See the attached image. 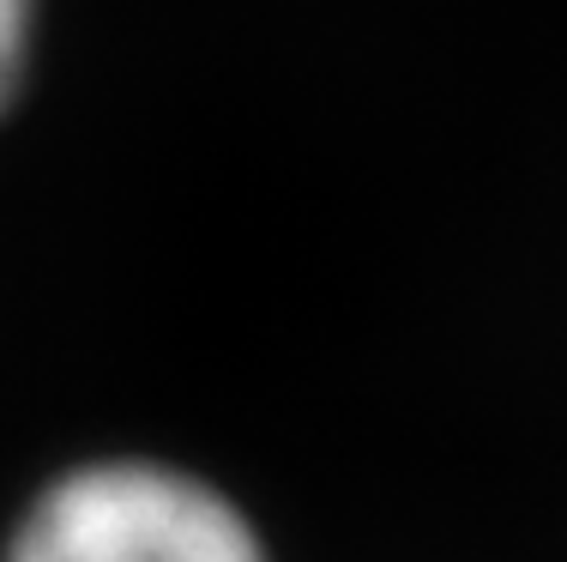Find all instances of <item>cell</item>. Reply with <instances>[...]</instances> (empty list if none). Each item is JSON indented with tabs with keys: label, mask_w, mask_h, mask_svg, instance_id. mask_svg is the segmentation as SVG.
<instances>
[{
	"label": "cell",
	"mask_w": 567,
	"mask_h": 562,
	"mask_svg": "<svg viewBox=\"0 0 567 562\" xmlns=\"http://www.w3.org/2000/svg\"><path fill=\"white\" fill-rule=\"evenodd\" d=\"M7 562H272L224 490L157 460L61 472L7 544Z\"/></svg>",
	"instance_id": "1"
},
{
	"label": "cell",
	"mask_w": 567,
	"mask_h": 562,
	"mask_svg": "<svg viewBox=\"0 0 567 562\" xmlns=\"http://www.w3.org/2000/svg\"><path fill=\"white\" fill-rule=\"evenodd\" d=\"M31 31H37V0H0V110L12 103L31 61Z\"/></svg>",
	"instance_id": "2"
}]
</instances>
